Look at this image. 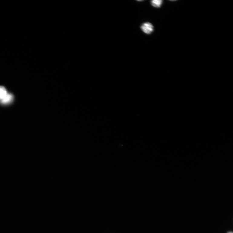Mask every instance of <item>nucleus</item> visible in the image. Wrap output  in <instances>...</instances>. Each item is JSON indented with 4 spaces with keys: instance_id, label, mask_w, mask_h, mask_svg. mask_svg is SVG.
Wrapping results in <instances>:
<instances>
[{
    "instance_id": "7ed1b4c3",
    "label": "nucleus",
    "mask_w": 233,
    "mask_h": 233,
    "mask_svg": "<svg viewBox=\"0 0 233 233\" xmlns=\"http://www.w3.org/2000/svg\"><path fill=\"white\" fill-rule=\"evenodd\" d=\"M163 3L162 0H152L151 1V3L152 5L155 8H160Z\"/></svg>"
},
{
    "instance_id": "20e7f679",
    "label": "nucleus",
    "mask_w": 233,
    "mask_h": 233,
    "mask_svg": "<svg viewBox=\"0 0 233 233\" xmlns=\"http://www.w3.org/2000/svg\"><path fill=\"white\" fill-rule=\"evenodd\" d=\"M7 94L5 88L2 86H0V100L3 99Z\"/></svg>"
},
{
    "instance_id": "39448f33",
    "label": "nucleus",
    "mask_w": 233,
    "mask_h": 233,
    "mask_svg": "<svg viewBox=\"0 0 233 233\" xmlns=\"http://www.w3.org/2000/svg\"><path fill=\"white\" fill-rule=\"evenodd\" d=\"M229 233H232V232H229Z\"/></svg>"
},
{
    "instance_id": "f257e3e1",
    "label": "nucleus",
    "mask_w": 233,
    "mask_h": 233,
    "mask_svg": "<svg viewBox=\"0 0 233 233\" xmlns=\"http://www.w3.org/2000/svg\"><path fill=\"white\" fill-rule=\"evenodd\" d=\"M141 29L144 33L150 34L154 31V27L151 23L146 22L143 23L141 26Z\"/></svg>"
},
{
    "instance_id": "f03ea898",
    "label": "nucleus",
    "mask_w": 233,
    "mask_h": 233,
    "mask_svg": "<svg viewBox=\"0 0 233 233\" xmlns=\"http://www.w3.org/2000/svg\"><path fill=\"white\" fill-rule=\"evenodd\" d=\"M13 99V95L11 94H8L4 98L0 100L1 103L3 104H6L10 103L12 101Z\"/></svg>"
}]
</instances>
